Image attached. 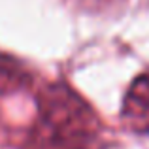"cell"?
I'll use <instances>...</instances> for the list:
<instances>
[{
	"label": "cell",
	"mask_w": 149,
	"mask_h": 149,
	"mask_svg": "<svg viewBox=\"0 0 149 149\" xmlns=\"http://www.w3.org/2000/svg\"><path fill=\"white\" fill-rule=\"evenodd\" d=\"M38 121L26 149H93L100 125L87 104L64 83L40 93Z\"/></svg>",
	"instance_id": "cell-1"
},
{
	"label": "cell",
	"mask_w": 149,
	"mask_h": 149,
	"mask_svg": "<svg viewBox=\"0 0 149 149\" xmlns=\"http://www.w3.org/2000/svg\"><path fill=\"white\" fill-rule=\"evenodd\" d=\"M125 113L147 123L149 130V74L136 77L125 98Z\"/></svg>",
	"instance_id": "cell-2"
}]
</instances>
